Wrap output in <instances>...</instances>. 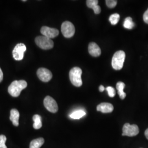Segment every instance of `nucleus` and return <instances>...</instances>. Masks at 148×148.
Returning a JSON list of instances; mask_svg holds the SVG:
<instances>
[{
	"mask_svg": "<svg viewBox=\"0 0 148 148\" xmlns=\"http://www.w3.org/2000/svg\"><path fill=\"white\" fill-rule=\"evenodd\" d=\"M143 20H144V21L145 23L148 24V9L144 13Z\"/></svg>",
	"mask_w": 148,
	"mask_h": 148,
	"instance_id": "obj_24",
	"label": "nucleus"
},
{
	"mask_svg": "<svg viewBox=\"0 0 148 148\" xmlns=\"http://www.w3.org/2000/svg\"><path fill=\"white\" fill-rule=\"evenodd\" d=\"M99 91L100 92H103L104 90H105V88H104V87L103 86V85H101L100 86H99Z\"/></svg>",
	"mask_w": 148,
	"mask_h": 148,
	"instance_id": "obj_26",
	"label": "nucleus"
},
{
	"mask_svg": "<svg viewBox=\"0 0 148 148\" xmlns=\"http://www.w3.org/2000/svg\"><path fill=\"white\" fill-rule=\"evenodd\" d=\"M145 136L146 138L148 139V128L147 129L145 130Z\"/></svg>",
	"mask_w": 148,
	"mask_h": 148,
	"instance_id": "obj_27",
	"label": "nucleus"
},
{
	"mask_svg": "<svg viewBox=\"0 0 148 148\" xmlns=\"http://www.w3.org/2000/svg\"><path fill=\"white\" fill-rule=\"evenodd\" d=\"M88 52L92 56L97 57L101 55V48L95 42L90 43L88 46Z\"/></svg>",
	"mask_w": 148,
	"mask_h": 148,
	"instance_id": "obj_11",
	"label": "nucleus"
},
{
	"mask_svg": "<svg viewBox=\"0 0 148 148\" xmlns=\"http://www.w3.org/2000/svg\"><path fill=\"white\" fill-rule=\"evenodd\" d=\"M27 82L24 80L14 81L8 87V92L13 97H18L21 95V90L27 88Z\"/></svg>",
	"mask_w": 148,
	"mask_h": 148,
	"instance_id": "obj_1",
	"label": "nucleus"
},
{
	"mask_svg": "<svg viewBox=\"0 0 148 148\" xmlns=\"http://www.w3.org/2000/svg\"><path fill=\"white\" fill-rule=\"evenodd\" d=\"M82 70L79 67H74L70 70L69 78L72 84L76 87H81L82 85L81 75Z\"/></svg>",
	"mask_w": 148,
	"mask_h": 148,
	"instance_id": "obj_3",
	"label": "nucleus"
},
{
	"mask_svg": "<svg viewBox=\"0 0 148 148\" xmlns=\"http://www.w3.org/2000/svg\"><path fill=\"white\" fill-rule=\"evenodd\" d=\"M106 90L108 91V95L111 98H113L116 94V92L115 89L111 86H108L106 88Z\"/></svg>",
	"mask_w": 148,
	"mask_h": 148,
	"instance_id": "obj_21",
	"label": "nucleus"
},
{
	"mask_svg": "<svg viewBox=\"0 0 148 148\" xmlns=\"http://www.w3.org/2000/svg\"><path fill=\"white\" fill-rule=\"evenodd\" d=\"M85 115H86L85 111L82 110H78L73 112L70 115V117L73 119H79L82 117L84 116Z\"/></svg>",
	"mask_w": 148,
	"mask_h": 148,
	"instance_id": "obj_18",
	"label": "nucleus"
},
{
	"mask_svg": "<svg viewBox=\"0 0 148 148\" xmlns=\"http://www.w3.org/2000/svg\"><path fill=\"white\" fill-rule=\"evenodd\" d=\"M45 143L43 138H38L32 140L30 144V148H40Z\"/></svg>",
	"mask_w": 148,
	"mask_h": 148,
	"instance_id": "obj_16",
	"label": "nucleus"
},
{
	"mask_svg": "<svg viewBox=\"0 0 148 148\" xmlns=\"http://www.w3.org/2000/svg\"><path fill=\"white\" fill-rule=\"evenodd\" d=\"M135 25L131 17H127L123 23V27L127 29H132Z\"/></svg>",
	"mask_w": 148,
	"mask_h": 148,
	"instance_id": "obj_19",
	"label": "nucleus"
},
{
	"mask_svg": "<svg viewBox=\"0 0 148 148\" xmlns=\"http://www.w3.org/2000/svg\"><path fill=\"white\" fill-rule=\"evenodd\" d=\"M35 43L39 47L45 50L52 49L54 46L53 41L51 38L44 36H39L36 37Z\"/></svg>",
	"mask_w": 148,
	"mask_h": 148,
	"instance_id": "obj_4",
	"label": "nucleus"
},
{
	"mask_svg": "<svg viewBox=\"0 0 148 148\" xmlns=\"http://www.w3.org/2000/svg\"><path fill=\"white\" fill-rule=\"evenodd\" d=\"M37 75L38 79L42 82H47L52 78V74L50 70L46 68H41L37 70Z\"/></svg>",
	"mask_w": 148,
	"mask_h": 148,
	"instance_id": "obj_9",
	"label": "nucleus"
},
{
	"mask_svg": "<svg viewBox=\"0 0 148 148\" xmlns=\"http://www.w3.org/2000/svg\"><path fill=\"white\" fill-rule=\"evenodd\" d=\"M120 15L117 13L113 14L109 17V21L112 25H116L120 20Z\"/></svg>",
	"mask_w": 148,
	"mask_h": 148,
	"instance_id": "obj_20",
	"label": "nucleus"
},
{
	"mask_svg": "<svg viewBox=\"0 0 148 148\" xmlns=\"http://www.w3.org/2000/svg\"><path fill=\"white\" fill-rule=\"evenodd\" d=\"M139 132V128L136 125H130L126 123L123 125L122 128V136L128 137H134Z\"/></svg>",
	"mask_w": 148,
	"mask_h": 148,
	"instance_id": "obj_5",
	"label": "nucleus"
},
{
	"mask_svg": "<svg viewBox=\"0 0 148 148\" xmlns=\"http://www.w3.org/2000/svg\"><path fill=\"white\" fill-rule=\"evenodd\" d=\"M114 106L108 103H102L97 107V110L101 111L103 113H110L113 111Z\"/></svg>",
	"mask_w": 148,
	"mask_h": 148,
	"instance_id": "obj_12",
	"label": "nucleus"
},
{
	"mask_svg": "<svg viewBox=\"0 0 148 148\" xmlns=\"http://www.w3.org/2000/svg\"><path fill=\"white\" fill-rule=\"evenodd\" d=\"M126 57V54L123 51H118L114 54L112 58L111 65L113 69L119 70L122 68Z\"/></svg>",
	"mask_w": 148,
	"mask_h": 148,
	"instance_id": "obj_2",
	"label": "nucleus"
},
{
	"mask_svg": "<svg viewBox=\"0 0 148 148\" xmlns=\"http://www.w3.org/2000/svg\"><path fill=\"white\" fill-rule=\"evenodd\" d=\"M27 50L26 46L24 43H18L13 51V57L16 60H21L24 58V54Z\"/></svg>",
	"mask_w": 148,
	"mask_h": 148,
	"instance_id": "obj_7",
	"label": "nucleus"
},
{
	"mask_svg": "<svg viewBox=\"0 0 148 148\" xmlns=\"http://www.w3.org/2000/svg\"><path fill=\"white\" fill-rule=\"evenodd\" d=\"M125 87V84L122 82H119L117 83L116 89L118 91V94L121 99H124L126 97V94L123 91Z\"/></svg>",
	"mask_w": 148,
	"mask_h": 148,
	"instance_id": "obj_15",
	"label": "nucleus"
},
{
	"mask_svg": "<svg viewBox=\"0 0 148 148\" xmlns=\"http://www.w3.org/2000/svg\"><path fill=\"white\" fill-rule=\"evenodd\" d=\"M19 112L18 110L16 109H13L10 112V119L11 120L12 123L15 126H19Z\"/></svg>",
	"mask_w": 148,
	"mask_h": 148,
	"instance_id": "obj_14",
	"label": "nucleus"
},
{
	"mask_svg": "<svg viewBox=\"0 0 148 148\" xmlns=\"http://www.w3.org/2000/svg\"><path fill=\"white\" fill-rule=\"evenodd\" d=\"M7 138L5 135H0V148H7L5 145Z\"/></svg>",
	"mask_w": 148,
	"mask_h": 148,
	"instance_id": "obj_22",
	"label": "nucleus"
},
{
	"mask_svg": "<svg viewBox=\"0 0 148 148\" xmlns=\"http://www.w3.org/2000/svg\"><path fill=\"white\" fill-rule=\"evenodd\" d=\"M3 72L2 71V70L0 68V82H1L3 80Z\"/></svg>",
	"mask_w": 148,
	"mask_h": 148,
	"instance_id": "obj_25",
	"label": "nucleus"
},
{
	"mask_svg": "<svg viewBox=\"0 0 148 148\" xmlns=\"http://www.w3.org/2000/svg\"><path fill=\"white\" fill-rule=\"evenodd\" d=\"M32 119L34 121V125H33L34 128L35 130L40 129L42 126L41 117L39 115H35L32 117Z\"/></svg>",
	"mask_w": 148,
	"mask_h": 148,
	"instance_id": "obj_17",
	"label": "nucleus"
},
{
	"mask_svg": "<svg viewBox=\"0 0 148 148\" xmlns=\"http://www.w3.org/2000/svg\"><path fill=\"white\" fill-rule=\"evenodd\" d=\"M98 0H87L86 1V4L88 8L93 10L95 13L98 14L101 12V8L99 5H98Z\"/></svg>",
	"mask_w": 148,
	"mask_h": 148,
	"instance_id": "obj_13",
	"label": "nucleus"
},
{
	"mask_svg": "<svg viewBox=\"0 0 148 148\" xmlns=\"http://www.w3.org/2000/svg\"><path fill=\"white\" fill-rule=\"evenodd\" d=\"M41 32L43 36L49 38H53L57 37L59 35L58 30L55 28H51L49 27H43L41 29Z\"/></svg>",
	"mask_w": 148,
	"mask_h": 148,
	"instance_id": "obj_10",
	"label": "nucleus"
},
{
	"mask_svg": "<svg viewBox=\"0 0 148 148\" xmlns=\"http://www.w3.org/2000/svg\"><path fill=\"white\" fill-rule=\"evenodd\" d=\"M43 104L46 109L52 113H56L58 110V106L53 98L47 96L43 101Z\"/></svg>",
	"mask_w": 148,
	"mask_h": 148,
	"instance_id": "obj_8",
	"label": "nucleus"
},
{
	"mask_svg": "<svg viewBox=\"0 0 148 148\" xmlns=\"http://www.w3.org/2000/svg\"><path fill=\"white\" fill-rule=\"evenodd\" d=\"M61 30L64 37L70 38L74 36L75 32V28L73 23L69 21H66L62 24Z\"/></svg>",
	"mask_w": 148,
	"mask_h": 148,
	"instance_id": "obj_6",
	"label": "nucleus"
},
{
	"mask_svg": "<svg viewBox=\"0 0 148 148\" xmlns=\"http://www.w3.org/2000/svg\"><path fill=\"white\" fill-rule=\"evenodd\" d=\"M106 5L110 8H114L117 5V1L116 0H106Z\"/></svg>",
	"mask_w": 148,
	"mask_h": 148,
	"instance_id": "obj_23",
	"label": "nucleus"
}]
</instances>
